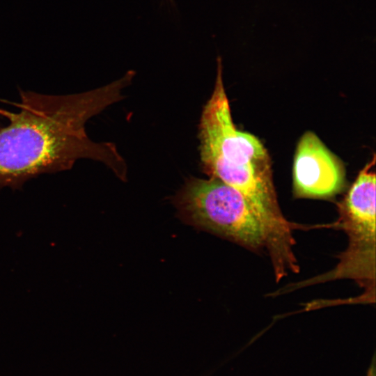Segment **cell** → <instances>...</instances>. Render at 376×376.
Instances as JSON below:
<instances>
[{"mask_svg": "<svg viewBox=\"0 0 376 376\" xmlns=\"http://www.w3.org/2000/svg\"><path fill=\"white\" fill-rule=\"evenodd\" d=\"M134 76L88 91L47 95L20 91L18 111L0 108L8 120L0 127V187L16 189L45 173L70 169L81 159L101 162L121 180L127 167L113 143H97L86 132V123L119 101L122 90Z\"/></svg>", "mask_w": 376, "mask_h": 376, "instance_id": "6da1fadb", "label": "cell"}, {"mask_svg": "<svg viewBox=\"0 0 376 376\" xmlns=\"http://www.w3.org/2000/svg\"><path fill=\"white\" fill-rule=\"evenodd\" d=\"M198 138L205 173L240 191L283 241L293 244L292 230L298 225L288 221L280 210L269 155L256 136L239 130L233 120L220 56L214 90L202 111Z\"/></svg>", "mask_w": 376, "mask_h": 376, "instance_id": "7a4b0ae2", "label": "cell"}, {"mask_svg": "<svg viewBox=\"0 0 376 376\" xmlns=\"http://www.w3.org/2000/svg\"><path fill=\"white\" fill-rule=\"evenodd\" d=\"M173 202L188 224L253 251L266 249L278 280L288 271H297L292 247L236 189L214 178H191Z\"/></svg>", "mask_w": 376, "mask_h": 376, "instance_id": "3957f363", "label": "cell"}, {"mask_svg": "<svg viewBox=\"0 0 376 376\" xmlns=\"http://www.w3.org/2000/svg\"><path fill=\"white\" fill-rule=\"evenodd\" d=\"M338 207L337 227L347 233L348 246L336 267L321 279H352L370 301L375 283V173L362 169Z\"/></svg>", "mask_w": 376, "mask_h": 376, "instance_id": "277c9868", "label": "cell"}, {"mask_svg": "<svg viewBox=\"0 0 376 376\" xmlns=\"http://www.w3.org/2000/svg\"><path fill=\"white\" fill-rule=\"evenodd\" d=\"M345 173L339 159L311 131L299 139L292 169L297 198H329L345 187Z\"/></svg>", "mask_w": 376, "mask_h": 376, "instance_id": "5b68a950", "label": "cell"}]
</instances>
